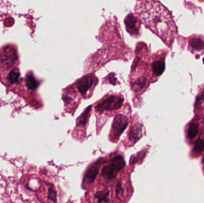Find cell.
I'll use <instances>...</instances> for the list:
<instances>
[{
	"mask_svg": "<svg viewBox=\"0 0 204 203\" xmlns=\"http://www.w3.org/2000/svg\"><path fill=\"white\" fill-rule=\"evenodd\" d=\"M146 27L160 36L168 45L172 44L176 33L174 22L167 9L158 1L139 2L136 7Z\"/></svg>",
	"mask_w": 204,
	"mask_h": 203,
	"instance_id": "1",
	"label": "cell"
},
{
	"mask_svg": "<svg viewBox=\"0 0 204 203\" xmlns=\"http://www.w3.org/2000/svg\"><path fill=\"white\" fill-rule=\"evenodd\" d=\"M125 162L121 156H117L110 160L109 163L102 167L100 175L106 181H111L117 177V174L125 167Z\"/></svg>",
	"mask_w": 204,
	"mask_h": 203,
	"instance_id": "2",
	"label": "cell"
},
{
	"mask_svg": "<svg viewBox=\"0 0 204 203\" xmlns=\"http://www.w3.org/2000/svg\"><path fill=\"white\" fill-rule=\"evenodd\" d=\"M124 102V98L120 95H112L106 97L95 106V110L98 112H104L116 110L121 107Z\"/></svg>",
	"mask_w": 204,
	"mask_h": 203,
	"instance_id": "3",
	"label": "cell"
},
{
	"mask_svg": "<svg viewBox=\"0 0 204 203\" xmlns=\"http://www.w3.org/2000/svg\"><path fill=\"white\" fill-rule=\"evenodd\" d=\"M98 79L94 74L86 76L75 83V86L84 98H88L90 91H93V87H95Z\"/></svg>",
	"mask_w": 204,
	"mask_h": 203,
	"instance_id": "4",
	"label": "cell"
},
{
	"mask_svg": "<svg viewBox=\"0 0 204 203\" xmlns=\"http://www.w3.org/2000/svg\"><path fill=\"white\" fill-rule=\"evenodd\" d=\"M128 124V118L124 114H118L115 117L112 125V131L115 138H119Z\"/></svg>",
	"mask_w": 204,
	"mask_h": 203,
	"instance_id": "5",
	"label": "cell"
},
{
	"mask_svg": "<svg viewBox=\"0 0 204 203\" xmlns=\"http://www.w3.org/2000/svg\"><path fill=\"white\" fill-rule=\"evenodd\" d=\"M125 23L126 29L131 36L138 37L140 35L139 29L140 26V22L137 17L133 14H129L125 19Z\"/></svg>",
	"mask_w": 204,
	"mask_h": 203,
	"instance_id": "6",
	"label": "cell"
},
{
	"mask_svg": "<svg viewBox=\"0 0 204 203\" xmlns=\"http://www.w3.org/2000/svg\"><path fill=\"white\" fill-rule=\"evenodd\" d=\"M16 59V53L12 48H8L6 49V50L1 56L0 61L1 65L4 67L8 68L13 65Z\"/></svg>",
	"mask_w": 204,
	"mask_h": 203,
	"instance_id": "7",
	"label": "cell"
},
{
	"mask_svg": "<svg viewBox=\"0 0 204 203\" xmlns=\"http://www.w3.org/2000/svg\"><path fill=\"white\" fill-rule=\"evenodd\" d=\"M99 168L100 164L95 163L88 169L84 177L83 184L84 186L88 187L93 183L99 170Z\"/></svg>",
	"mask_w": 204,
	"mask_h": 203,
	"instance_id": "8",
	"label": "cell"
},
{
	"mask_svg": "<svg viewBox=\"0 0 204 203\" xmlns=\"http://www.w3.org/2000/svg\"><path fill=\"white\" fill-rule=\"evenodd\" d=\"M127 185L126 183H124L123 181H119L116 183L115 187V193L117 200L123 201L127 196Z\"/></svg>",
	"mask_w": 204,
	"mask_h": 203,
	"instance_id": "9",
	"label": "cell"
},
{
	"mask_svg": "<svg viewBox=\"0 0 204 203\" xmlns=\"http://www.w3.org/2000/svg\"><path fill=\"white\" fill-rule=\"evenodd\" d=\"M141 133V126L139 124H135L131 129L128 135L130 141L136 142L140 138V133Z\"/></svg>",
	"mask_w": 204,
	"mask_h": 203,
	"instance_id": "10",
	"label": "cell"
},
{
	"mask_svg": "<svg viewBox=\"0 0 204 203\" xmlns=\"http://www.w3.org/2000/svg\"><path fill=\"white\" fill-rule=\"evenodd\" d=\"M109 191L105 189L97 192L94 196V198L96 200L97 203H106L109 200Z\"/></svg>",
	"mask_w": 204,
	"mask_h": 203,
	"instance_id": "11",
	"label": "cell"
},
{
	"mask_svg": "<svg viewBox=\"0 0 204 203\" xmlns=\"http://www.w3.org/2000/svg\"><path fill=\"white\" fill-rule=\"evenodd\" d=\"M152 70L155 75L160 76L165 70V63L161 61H154L152 64Z\"/></svg>",
	"mask_w": 204,
	"mask_h": 203,
	"instance_id": "12",
	"label": "cell"
},
{
	"mask_svg": "<svg viewBox=\"0 0 204 203\" xmlns=\"http://www.w3.org/2000/svg\"><path fill=\"white\" fill-rule=\"evenodd\" d=\"M26 85L29 89L34 90L37 89L39 85V83L32 74H29L26 76Z\"/></svg>",
	"mask_w": 204,
	"mask_h": 203,
	"instance_id": "13",
	"label": "cell"
},
{
	"mask_svg": "<svg viewBox=\"0 0 204 203\" xmlns=\"http://www.w3.org/2000/svg\"><path fill=\"white\" fill-rule=\"evenodd\" d=\"M192 47L196 50H202L204 48V43L200 39L193 38L190 41Z\"/></svg>",
	"mask_w": 204,
	"mask_h": 203,
	"instance_id": "14",
	"label": "cell"
},
{
	"mask_svg": "<svg viewBox=\"0 0 204 203\" xmlns=\"http://www.w3.org/2000/svg\"><path fill=\"white\" fill-rule=\"evenodd\" d=\"M198 131H199V128L197 124L194 123L191 124L190 125L189 128L188 130V137L190 139H192L195 137L198 133Z\"/></svg>",
	"mask_w": 204,
	"mask_h": 203,
	"instance_id": "15",
	"label": "cell"
},
{
	"mask_svg": "<svg viewBox=\"0 0 204 203\" xmlns=\"http://www.w3.org/2000/svg\"><path fill=\"white\" fill-rule=\"evenodd\" d=\"M19 76L20 74L19 73L16 72L15 71H12L8 74V79L12 83H17L19 82Z\"/></svg>",
	"mask_w": 204,
	"mask_h": 203,
	"instance_id": "16",
	"label": "cell"
},
{
	"mask_svg": "<svg viewBox=\"0 0 204 203\" xmlns=\"http://www.w3.org/2000/svg\"><path fill=\"white\" fill-rule=\"evenodd\" d=\"M204 150V141L202 139H197L194 147V150L197 152H202Z\"/></svg>",
	"mask_w": 204,
	"mask_h": 203,
	"instance_id": "17",
	"label": "cell"
},
{
	"mask_svg": "<svg viewBox=\"0 0 204 203\" xmlns=\"http://www.w3.org/2000/svg\"><path fill=\"white\" fill-rule=\"evenodd\" d=\"M203 161H204V158H203Z\"/></svg>",
	"mask_w": 204,
	"mask_h": 203,
	"instance_id": "18",
	"label": "cell"
},
{
	"mask_svg": "<svg viewBox=\"0 0 204 203\" xmlns=\"http://www.w3.org/2000/svg\"><path fill=\"white\" fill-rule=\"evenodd\" d=\"M203 61H204V59H203Z\"/></svg>",
	"mask_w": 204,
	"mask_h": 203,
	"instance_id": "19",
	"label": "cell"
}]
</instances>
